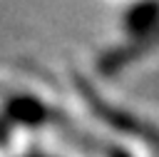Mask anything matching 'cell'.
Instances as JSON below:
<instances>
[{
  "label": "cell",
  "mask_w": 159,
  "mask_h": 157,
  "mask_svg": "<svg viewBox=\"0 0 159 157\" xmlns=\"http://www.w3.org/2000/svg\"><path fill=\"white\" fill-rule=\"evenodd\" d=\"M75 82H77V87H80V92H82V97L87 100V105H89V110L104 122V125H109V127H114L117 132H122V135H137V137H142L147 145H152V147H157L159 150V130L157 127H152V125H147V122H142L139 117H134V115H129V112H124V110H119V107H112L109 102H104L102 100V95L84 80V77H80V75H75Z\"/></svg>",
  "instance_id": "cell-1"
},
{
  "label": "cell",
  "mask_w": 159,
  "mask_h": 157,
  "mask_svg": "<svg viewBox=\"0 0 159 157\" xmlns=\"http://www.w3.org/2000/svg\"><path fill=\"white\" fill-rule=\"evenodd\" d=\"M157 45H159V27H157L152 35L139 37V40H134V42H129L127 47H117V50L107 52V55L99 60V70H102L104 75L119 72V70H122L124 65H129L134 57H139L142 52H147V50H152V47H157Z\"/></svg>",
  "instance_id": "cell-2"
},
{
  "label": "cell",
  "mask_w": 159,
  "mask_h": 157,
  "mask_svg": "<svg viewBox=\"0 0 159 157\" xmlns=\"http://www.w3.org/2000/svg\"><path fill=\"white\" fill-rule=\"evenodd\" d=\"M30 157H45V155H30Z\"/></svg>",
  "instance_id": "cell-7"
},
{
  "label": "cell",
  "mask_w": 159,
  "mask_h": 157,
  "mask_svg": "<svg viewBox=\"0 0 159 157\" xmlns=\"http://www.w3.org/2000/svg\"><path fill=\"white\" fill-rule=\"evenodd\" d=\"M124 27L132 37H147L159 27V0H142L124 15Z\"/></svg>",
  "instance_id": "cell-4"
},
{
  "label": "cell",
  "mask_w": 159,
  "mask_h": 157,
  "mask_svg": "<svg viewBox=\"0 0 159 157\" xmlns=\"http://www.w3.org/2000/svg\"><path fill=\"white\" fill-rule=\"evenodd\" d=\"M5 140H7V127H5L2 122H0V145H2Z\"/></svg>",
  "instance_id": "cell-6"
},
{
  "label": "cell",
  "mask_w": 159,
  "mask_h": 157,
  "mask_svg": "<svg viewBox=\"0 0 159 157\" xmlns=\"http://www.w3.org/2000/svg\"><path fill=\"white\" fill-rule=\"evenodd\" d=\"M109 157H129V155H127L124 150H119V147H112V150H109Z\"/></svg>",
  "instance_id": "cell-5"
},
{
  "label": "cell",
  "mask_w": 159,
  "mask_h": 157,
  "mask_svg": "<svg viewBox=\"0 0 159 157\" xmlns=\"http://www.w3.org/2000/svg\"><path fill=\"white\" fill-rule=\"evenodd\" d=\"M5 110H7V117L12 122H20V125H27V127H40L47 122V107L37 100V97H30V95H12L7 97L5 102Z\"/></svg>",
  "instance_id": "cell-3"
}]
</instances>
